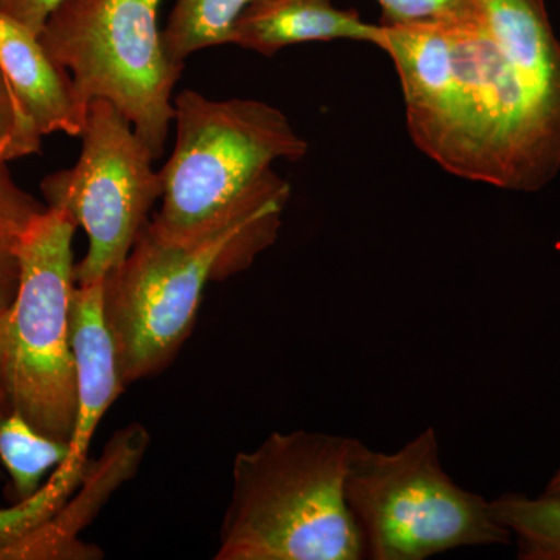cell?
Masks as SVG:
<instances>
[{
	"label": "cell",
	"mask_w": 560,
	"mask_h": 560,
	"mask_svg": "<svg viewBox=\"0 0 560 560\" xmlns=\"http://www.w3.org/2000/svg\"><path fill=\"white\" fill-rule=\"evenodd\" d=\"M256 0H176L162 32L165 51L175 65L195 51L231 44L235 22Z\"/></svg>",
	"instance_id": "obj_13"
},
{
	"label": "cell",
	"mask_w": 560,
	"mask_h": 560,
	"mask_svg": "<svg viewBox=\"0 0 560 560\" xmlns=\"http://www.w3.org/2000/svg\"><path fill=\"white\" fill-rule=\"evenodd\" d=\"M278 235L238 230L187 246L161 241L147 224L103 279V318L125 388L171 366L194 329L205 287L248 270Z\"/></svg>",
	"instance_id": "obj_4"
},
{
	"label": "cell",
	"mask_w": 560,
	"mask_h": 560,
	"mask_svg": "<svg viewBox=\"0 0 560 560\" xmlns=\"http://www.w3.org/2000/svg\"><path fill=\"white\" fill-rule=\"evenodd\" d=\"M173 103L176 145L150 231L187 246L238 230L280 231L291 190L272 165L308 150L289 117L265 102L212 101L190 90Z\"/></svg>",
	"instance_id": "obj_2"
},
{
	"label": "cell",
	"mask_w": 560,
	"mask_h": 560,
	"mask_svg": "<svg viewBox=\"0 0 560 560\" xmlns=\"http://www.w3.org/2000/svg\"><path fill=\"white\" fill-rule=\"evenodd\" d=\"M70 345L77 370V419L68 458L51 475L70 490L86 474L92 436L125 390L116 350L103 318V280L77 285L70 300Z\"/></svg>",
	"instance_id": "obj_9"
},
{
	"label": "cell",
	"mask_w": 560,
	"mask_h": 560,
	"mask_svg": "<svg viewBox=\"0 0 560 560\" xmlns=\"http://www.w3.org/2000/svg\"><path fill=\"white\" fill-rule=\"evenodd\" d=\"M353 438L275 431L232 464L215 560H363L346 500Z\"/></svg>",
	"instance_id": "obj_3"
},
{
	"label": "cell",
	"mask_w": 560,
	"mask_h": 560,
	"mask_svg": "<svg viewBox=\"0 0 560 560\" xmlns=\"http://www.w3.org/2000/svg\"><path fill=\"white\" fill-rule=\"evenodd\" d=\"M81 136L77 164L40 184L47 208L68 213L90 238L73 268L77 285L101 282L127 259L162 197L153 153L113 103H91Z\"/></svg>",
	"instance_id": "obj_8"
},
{
	"label": "cell",
	"mask_w": 560,
	"mask_h": 560,
	"mask_svg": "<svg viewBox=\"0 0 560 560\" xmlns=\"http://www.w3.org/2000/svg\"><path fill=\"white\" fill-rule=\"evenodd\" d=\"M377 3L385 27L458 22L477 14L474 0H377Z\"/></svg>",
	"instance_id": "obj_15"
},
{
	"label": "cell",
	"mask_w": 560,
	"mask_h": 560,
	"mask_svg": "<svg viewBox=\"0 0 560 560\" xmlns=\"http://www.w3.org/2000/svg\"><path fill=\"white\" fill-rule=\"evenodd\" d=\"M20 285L18 237L0 230V313L5 312Z\"/></svg>",
	"instance_id": "obj_18"
},
{
	"label": "cell",
	"mask_w": 560,
	"mask_h": 560,
	"mask_svg": "<svg viewBox=\"0 0 560 560\" xmlns=\"http://www.w3.org/2000/svg\"><path fill=\"white\" fill-rule=\"evenodd\" d=\"M492 517L517 541L521 560H560V495L508 492L489 501Z\"/></svg>",
	"instance_id": "obj_14"
},
{
	"label": "cell",
	"mask_w": 560,
	"mask_h": 560,
	"mask_svg": "<svg viewBox=\"0 0 560 560\" xmlns=\"http://www.w3.org/2000/svg\"><path fill=\"white\" fill-rule=\"evenodd\" d=\"M346 500L364 559L425 560L466 547L510 545L489 501L460 488L441 463L434 429L394 453L359 440L350 455Z\"/></svg>",
	"instance_id": "obj_5"
},
{
	"label": "cell",
	"mask_w": 560,
	"mask_h": 560,
	"mask_svg": "<svg viewBox=\"0 0 560 560\" xmlns=\"http://www.w3.org/2000/svg\"><path fill=\"white\" fill-rule=\"evenodd\" d=\"M9 412H11L9 399H7L5 390H3L2 383H0V420L5 418Z\"/></svg>",
	"instance_id": "obj_21"
},
{
	"label": "cell",
	"mask_w": 560,
	"mask_h": 560,
	"mask_svg": "<svg viewBox=\"0 0 560 560\" xmlns=\"http://www.w3.org/2000/svg\"><path fill=\"white\" fill-rule=\"evenodd\" d=\"M43 136L22 114L0 69V162L38 153Z\"/></svg>",
	"instance_id": "obj_16"
},
{
	"label": "cell",
	"mask_w": 560,
	"mask_h": 560,
	"mask_svg": "<svg viewBox=\"0 0 560 560\" xmlns=\"http://www.w3.org/2000/svg\"><path fill=\"white\" fill-rule=\"evenodd\" d=\"M77 223L47 208L18 237L20 285L0 313V383L11 411L51 440H72L77 370L70 345Z\"/></svg>",
	"instance_id": "obj_6"
},
{
	"label": "cell",
	"mask_w": 560,
	"mask_h": 560,
	"mask_svg": "<svg viewBox=\"0 0 560 560\" xmlns=\"http://www.w3.org/2000/svg\"><path fill=\"white\" fill-rule=\"evenodd\" d=\"M547 495H560V467L559 470L552 475L550 482H548L545 492Z\"/></svg>",
	"instance_id": "obj_20"
},
{
	"label": "cell",
	"mask_w": 560,
	"mask_h": 560,
	"mask_svg": "<svg viewBox=\"0 0 560 560\" xmlns=\"http://www.w3.org/2000/svg\"><path fill=\"white\" fill-rule=\"evenodd\" d=\"M0 69L14 101L40 136H81L86 121L68 70L44 49L39 35L0 14Z\"/></svg>",
	"instance_id": "obj_10"
},
{
	"label": "cell",
	"mask_w": 560,
	"mask_h": 560,
	"mask_svg": "<svg viewBox=\"0 0 560 560\" xmlns=\"http://www.w3.org/2000/svg\"><path fill=\"white\" fill-rule=\"evenodd\" d=\"M471 20L385 27L415 145L452 175L537 191L560 172V39L545 0H474Z\"/></svg>",
	"instance_id": "obj_1"
},
{
	"label": "cell",
	"mask_w": 560,
	"mask_h": 560,
	"mask_svg": "<svg viewBox=\"0 0 560 560\" xmlns=\"http://www.w3.org/2000/svg\"><path fill=\"white\" fill-rule=\"evenodd\" d=\"M69 442L51 440L11 411L0 420V463L9 474L11 497L16 503L33 499L47 471L61 466Z\"/></svg>",
	"instance_id": "obj_12"
},
{
	"label": "cell",
	"mask_w": 560,
	"mask_h": 560,
	"mask_svg": "<svg viewBox=\"0 0 560 560\" xmlns=\"http://www.w3.org/2000/svg\"><path fill=\"white\" fill-rule=\"evenodd\" d=\"M61 2L62 0H0V14L20 22L39 35L46 21Z\"/></svg>",
	"instance_id": "obj_19"
},
{
	"label": "cell",
	"mask_w": 560,
	"mask_h": 560,
	"mask_svg": "<svg viewBox=\"0 0 560 560\" xmlns=\"http://www.w3.org/2000/svg\"><path fill=\"white\" fill-rule=\"evenodd\" d=\"M161 0H62L39 33L44 49L68 70L84 110L113 103L154 160L175 117L173 90L184 68L165 51L158 27Z\"/></svg>",
	"instance_id": "obj_7"
},
{
	"label": "cell",
	"mask_w": 560,
	"mask_h": 560,
	"mask_svg": "<svg viewBox=\"0 0 560 560\" xmlns=\"http://www.w3.org/2000/svg\"><path fill=\"white\" fill-rule=\"evenodd\" d=\"M46 210L47 206L40 205L14 183L5 164L0 162V230L20 237Z\"/></svg>",
	"instance_id": "obj_17"
},
{
	"label": "cell",
	"mask_w": 560,
	"mask_h": 560,
	"mask_svg": "<svg viewBox=\"0 0 560 560\" xmlns=\"http://www.w3.org/2000/svg\"><path fill=\"white\" fill-rule=\"evenodd\" d=\"M355 40L378 47L385 28L341 10L331 0H256L234 25L231 44L271 57L283 47L305 43Z\"/></svg>",
	"instance_id": "obj_11"
}]
</instances>
